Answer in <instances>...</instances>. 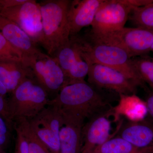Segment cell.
Returning <instances> with one entry per match:
<instances>
[{"instance_id":"cell-21","label":"cell","mask_w":153,"mask_h":153,"mask_svg":"<svg viewBox=\"0 0 153 153\" xmlns=\"http://www.w3.org/2000/svg\"><path fill=\"white\" fill-rule=\"evenodd\" d=\"M129 18L138 27L153 31V2L134 9Z\"/></svg>"},{"instance_id":"cell-6","label":"cell","mask_w":153,"mask_h":153,"mask_svg":"<svg viewBox=\"0 0 153 153\" xmlns=\"http://www.w3.org/2000/svg\"><path fill=\"white\" fill-rule=\"evenodd\" d=\"M99 41L114 44L122 48L131 58L143 56L151 51L153 44V31L141 27H123L111 33L95 35Z\"/></svg>"},{"instance_id":"cell-23","label":"cell","mask_w":153,"mask_h":153,"mask_svg":"<svg viewBox=\"0 0 153 153\" xmlns=\"http://www.w3.org/2000/svg\"><path fill=\"white\" fill-rule=\"evenodd\" d=\"M23 56V53L9 43L0 33V59L22 62Z\"/></svg>"},{"instance_id":"cell-2","label":"cell","mask_w":153,"mask_h":153,"mask_svg":"<svg viewBox=\"0 0 153 153\" xmlns=\"http://www.w3.org/2000/svg\"><path fill=\"white\" fill-rule=\"evenodd\" d=\"M49 103L57 107L62 114L82 122L108 110L104 98L85 81L63 86Z\"/></svg>"},{"instance_id":"cell-28","label":"cell","mask_w":153,"mask_h":153,"mask_svg":"<svg viewBox=\"0 0 153 153\" xmlns=\"http://www.w3.org/2000/svg\"><path fill=\"white\" fill-rule=\"evenodd\" d=\"M0 153H7L5 151V149H3L2 148L0 147Z\"/></svg>"},{"instance_id":"cell-20","label":"cell","mask_w":153,"mask_h":153,"mask_svg":"<svg viewBox=\"0 0 153 153\" xmlns=\"http://www.w3.org/2000/svg\"><path fill=\"white\" fill-rule=\"evenodd\" d=\"M55 57L57 59L64 75L77 62L83 60L70 40L66 45L59 49Z\"/></svg>"},{"instance_id":"cell-30","label":"cell","mask_w":153,"mask_h":153,"mask_svg":"<svg viewBox=\"0 0 153 153\" xmlns=\"http://www.w3.org/2000/svg\"><path fill=\"white\" fill-rule=\"evenodd\" d=\"M153 153V152H150V153Z\"/></svg>"},{"instance_id":"cell-24","label":"cell","mask_w":153,"mask_h":153,"mask_svg":"<svg viewBox=\"0 0 153 153\" xmlns=\"http://www.w3.org/2000/svg\"><path fill=\"white\" fill-rule=\"evenodd\" d=\"M8 92L4 85L0 82V115L6 120L11 128H13V124L11 120L9 108V99L6 98Z\"/></svg>"},{"instance_id":"cell-13","label":"cell","mask_w":153,"mask_h":153,"mask_svg":"<svg viewBox=\"0 0 153 153\" xmlns=\"http://www.w3.org/2000/svg\"><path fill=\"white\" fill-rule=\"evenodd\" d=\"M104 0L71 1L67 18L70 36H75L82 28L91 25Z\"/></svg>"},{"instance_id":"cell-5","label":"cell","mask_w":153,"mask_h":153,"mask_svg":"<svg viewBox=\"0 0 153 153\" xmlns=\"http://www.w3.org/2000/svg\"><path fill=\"white\" fill-rule=\"evenodd\" d=\"M22 63L31 78L46 91L49 98L51 96L52 99L55 98L65 86V75L56 57L41 51L35 55L23 56Z\"/></svg>"},{"instance_id":"cell-4","label":"cell","mask_w":153,"mask_h":153,"mask_svg":"<svg viewBox=\"0 0 153 153\" xmlns=\"http://www.w3.org/2000/svg\"><path fill=\"white\" fill-rule=\"evenodd\" d=\"M49 95L32 78L25 79L13 91L9 99L10 116L13 124L16 121L30 120L49 104Z\"/></svg>"},{"instance_id":"cell-11","label":"cell","mask_w":153,"mask_h":153,"mask_svg":"<svg viewBox=\"0 0 153 153\" xmlns=\"http://www.w3.org/2000/svg\"><path fill=\"white\" fill-rule=\"evenodd\" d=\"M112 112L108 110L96 115L83 125L81 153H93L100 146L113 137L110 134L111 121L108 118Z\"/></svg>"},{"instance_id":"cell-26","label":"cell","mask_w":153,"mask_h":153,"mask_svg":"<svg viewBox=\"0 0 153 153\" xmlns=\"http://www.w3.org/2000/svg\"><path fill=\"white\" fill-rule=\"evenodd\" d=\"M16 134L15 153H30L27 142L21 131L16 128H13Z\"/></svg>"},{"instance_id":"cell-17","label":"cell","mask_w":153,"mask_h":153,"mask_svg":"<svg viewBox=\"0 0 153 153\" xmlns=\"http://www.w3.org/2000/svg\"><path fill=\"white\" fill-rule=\"evenodd\" d=\"M0 65V82L8 91H13L24 80L31 78L30 73L22 62L9 61Z\"/></svg>"},{"instance_id":"cell-29","label":"cell","mask_w":153,"mask_h":153,"mask_svg":"<svg viewBox=\"0 0 153 153\" xmlns=\"http://www.w3.org/2000/svg\"><path fill=\"white\" fill-rule=\"evenodd\" d=\"M151 51H152V52H153V44L152 46V49H151Z\"/></svg>"},{"instance_id":"cell-1","label":"cell","mask_w":153,"mask_h":153,"mask_svg":"<svg viewBox=\"0 0 153 153\" xmlns=\"http://www.w3.org/2000/svg\"><path fill=\"white\" fill-rule=\"evenodd\" d=\"M70 41L89 66L98 64L119 71L137 85L144 82L134 66L131 58L122 48L96 39L91 33L86 37L70 36Z\"/></svg>"},{"instance_id":"cell-14","label":"cell","mask_w":153,"mask_h":153,"mask_svg":"<svg viewBox=\"0 0 153 153\" xmlns=\"http://www.w3.org/2000/svg\"><path fill=\"white\" fill-rule=\"evenodd\" d=\"M0 31L6 40L24 56H31L41 52L30 36L17 24L1 15Z\"/></svg>"},{"instance_id":"cell-9","label":"cell","mask_w":153,"mask_h":153,"mask_svg":"<svg viewBox=\"0 0 153 153\" xmlns=\"http://www.w3.org/2000/svg\"><path fill=\"white\" fill-rule=\"evenodd\" d=\"M0 15L16 23L35 44L38 43L43 27L40 7L36 1L27 0L22 4L4 9Z\"/></svg>"},{"instance_id":"cell-8","label":"cell","mask_w":153,"mask_h":153,"mask_svg":"<svg viewBox=\"0 0 153 153\" xmlns=\"http://www.w3.org/2000/svg\"><path fill=\"white\" fill-rule=\"evenodd\" d=\"M29 120L38 137L52 153H60V132L63 117L59 109L49 103L36 116Z\"/></svg>"},{"instance_id":"cell-19","label":"cell","mask_w":153,"mask_h":153,"mask_svg":"<svg viewBox=\"0 0 153 153\" xmlns=\"http://www.w3.org/2000/svg\"><path fill=\"white\" fill-rule=\"evenodd\" d=\"M140 150L123 138L117 136L106 141L93 153H148Z\"/></svg>"},{"instance_id":"cell-15","label":"cell","mask_w":153,"mask_h":153,"mask_svg":"<svg viewBox=\"0 0 153 153\" xmlns=\"http://www.w3.org/2000/svg\"><path fill=\"white\" fill-rule=\"evenodd\" d=\"M62 115L63 123L60 132V153H81L84 122Z\"/></svg>"},{"instance_id":"cell-27","label":"cell","mask_w":153,"mask_h":153,"mask_svg":"<svg viewBox=\"0 0 153 153\" xmlns=\"http://www.w3.org/2000/svg\"><path fill=\"white\" fill-rule=\"evenodd\" d=\"M146 102L147 110V114L149 117V120L153 122V91L148 96Z\"/></svg>"},{"instance_id":"cell-16","label":"cell","mask_w":153,"mask_h":153,"mask_svg":"<svg viewBox=\"0 0 153 153\" xmlns=\"http://www.w3.org/2000/svg\"><path fill=\"white\" fill-rule=\"evenodd\" d=\"M119 103L112 110L115 117L122 115L125 116L128 121L133 122L144 119L147 114L146 102L134 94H119Z\"/></svg>"},{"instance_id":"cell-22","label":"cell","mask_w":153,"mask_h":153,"mask_svg":"<svg viewBox=\"0 0 153 153\" xmlns=\"http://www.w3.org/2000/svg\"><path fill=\"white\" fill-rule=\"evenodd\" d=\"M131 60L134 67L143 82L148 83L153 90V59L139 57Z\"/></svg>"},{"instance_id":"cell-18","label":"cell","mask_w":153,"mask_h":153,"mask_svg":"<svg viewBox=\"0 0 153 153\" xmlns=\"http://www.w3.org/2000/svg\"><path fill=\"white\" fill-rule=\"evenodd\" d=\"M13 128H18L25 137L28 145L30 153H52L46 145L36 135L27 120L16 121Z\"/></svg>"},{"instance_id":"cell-10","label":"cell","mask_w":153,"mask_h":153,"mask_svg":"<svg viewBox=\"0 0 153 153\" xmlns=\"http://www.w3.org/2000/svg\"><path fill=\"white\" fill-rule=\"evenodd\" d=\"M88 76L91 85L115 91L119 94H134L137 86L119 71L100 64L89 66Z\"/></svg>"},{"instance_id":"cell-7","label":"cell","mask_w":153,"mask_h":153,"mask_svg":"<svg viewBox=\"0 0 153 153\" xmlns=\"http://www.w3.org/2000/svg\"><path fill=\"white\" fill-rule=\"evenodd\" d=\"M135 8L131 0H104L91 24V32L100 35L122 29Z\"/></svg>"},{"instance_id":"cell-3","label":"cell","mask_w":153,"mask_h":153,"mask_svg":"<svg viewBox=\"0 0 153 153\" xmlns=\"http://www.w3.org/2000/svg\"><path fill=\"white\" fill-rule=\"evenodd\" d=\"M71 1L47 0L38 3L43 29L38 43L43 46L51 57H55L59 49L70 41L67 14Z\"/></svg>"},{"instance_id":"cell-12","label":"cell","mask_w":153,"mask_h":153,"mask_svg":"<svg viewBox=\"0 0 153 153\" xmlns=\"http://www.w3.org/2000/svg\"><path fill=\"white\" fill-rule=\"evenodd\" d=\"M118 134L139 149L153 152V122L150 120L128 121L119 128Z\"/></svg>"},{"instance_id":"cell-25","label":"cell","mask_w":153,"mask_h":153,"mask_svg":"<svg viewBox=\"0 0 153 153\" xmlns=\"http://www.w3.org/2000/svg\"><path fill=\"white\" fill-rule=\"evenodd\" d=\"M12 129L6 120L0 115V147L4 149L10 141V130Z\"/></svg>"}]
</instances>
